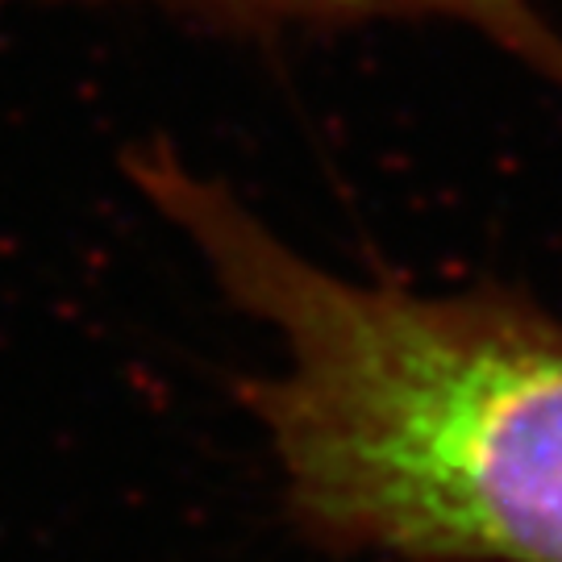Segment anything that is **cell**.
Here are the masks:
<instances>
[{"mask_svg":"<svg viewBox=\"0 0 562 562\" xmlns=\"http://www.w3.org/2000/svg\"><path fill=\"white\" fill-rule=\"evenodd\" d=\"M121 176L280 341L234 380L313 550L383 562H562V313L517 283L408 288L308 259L171 142Z\"/></svg>","mask_w":562,"mask_h":562,"instance_id":"6da1fadb","label":"cell"},{"mask_svg":"<svg viewBox=\"0 0 562 562\" xmlns=\"http://www.w3.org/2000/svg\"><path fill=\"white\" fill-rule=\"evenodd\" d=\"M25 4H150L176 18L217 30H283V25H355V21H450L508 59L529 67L538 80L562 92V30L538 0H0Z\"/></svg>","mask_w":562,"mask_h":562,"instance_id":"7a4b0ae2","label":"cell"}]
</instances>
